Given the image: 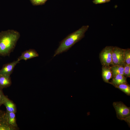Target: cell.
<instances>
[{"label":"cell","mask_w":130,"mask_h":130,"mask_svg":"<svg viewBox=\"0 0 130 130\" xmlns=\"http://www.w3.org/2000/svg\"><path fill=\"white\" fill-rule=\"evenodd\" d=\"M20 37V33L13 30L0 32V56H9L14 50Z\"/></svg>","instance_id":"6da1fadb"},{"label":"cell","mask_w":130,"mask_h":130,"mask_svg":"<svg viewBox=\"0 0 130 130\" xmlns=\"http://www.w3.org/2000/svg\"><path fill=\"white\" fill-rule=\"evenodd\" d=\"M88 25L82 26L78 30L70 34L60 43L59 45L55 52L53 57L67 51L76 43L81 40L89 28Z\"/></svg>","instance_id":"7a4b0ae2"},{"label":"cell","mask_w":130,"mask_h":130,"mask_svg":"<svg viewBox=\"0 0 130 130\" xmlns=\"http://www.w3.org/2000/svg\"><path fill=\"white\" fill-rule=\"evenodd\" d=\"M113 105L116 111L117 118L130 124V108L122 102H114Z\"/></svg>","instance_id":"3957f363"},{"label":"cell","mask_w":130,"mask_h":130,"mask_svg":"<svg viewBox=\"0 0 130 130\" xmlns=\"http://www.w3.org/2000/svg\"><path fill=\"white\" fill-rule=\"evenodd\" d=\"M124 49L117 47H113L112 52V65H124Z\"/></svg>","instance_id":"277c9868"},{"label":"cell","mask_w":130,"mask_h":130,"mask_svg":"<svg viewBox=\"0 0 130 130\" xmlns=\"http://www.w3.org/2000/svg\"><path fill=\"white\" fill-rule=\"evenodd\" d=\"M113 47L107 46L102 51L100 55V60L104 66L108 67L112 65V52Z\"/></svg>","instance_id":"5b68a950"},{"label":"cell","mask_w":130,"mask_h":130,"mask_svg":"<svg viewBox=\"0 0 130 130\" xmlns=\"http://www.w3.org/2000/svg\"><path fill=\"white\" fill-rule=\"evenodd\" d=\"M19 62L17 59L16 61L4 65L0 70V74L10 76L13 73L15 66Z\"/></svg>","instance_id":"8992f818"},{"label":"cell","mask_w":130,"mask_h":130,"mask_svg":"<svg viewBox=\"0 0 130 130\" xmlns=\"http://www.w3.org/2000/svg\"><path fill=\"white\" fill-rule=\"evenodd\" d=\"M5 111L0 110V130H17L19 128H15L10 125L5 117Z\"/></svg>","instance_id":"52a82bcc"},{"label":"cell","mask_w":130,"mask_h":130,"mask_svg":"<svg viewBox=\"0 0 130 130\" xmlns=\"http://www.w3.org/2000/svg\"><path fill=\"white\" fill-rule=\"evenodd\" d=\"M39 54L34 49H30L23 52L17 60L20 61L22 60L25 61L35 57H38Z\"/></svg>","instance_id":"ba28073f"},{"label":"cell","mask_w":130,"mask_h":130,"mask_svg":"<svg viewBox=\"0 0 130 130\" xmlns=\"http://www.w3.org/2000/svg\"><path fill=\"white\" fill-rule=\"evenodd\" d=\"M6 107V111L16 113L17 112V107L16 104L13 101L5 95L3 103Z\"/></svg>","instance_id":"9c48e42d"},{"label":"cell","mask_w":130,"mask_h":130,"mask_svg":"<svg viewBox=\"0 0 130 130\" xmlns=\"http://www.w3.org/2000/svg\"><path fill=\"white\" fill-rule=\"evenodd\" d=\"M15 113L6 111L5 117L7 122L10 125L15 128H19L17 124Z\"/></svg>","instance_id":"30bf717a"},{"label":"cell","mask_w":130,"mask_h":130,"mask_svg":"<svg viewBox=\"0 0 130 130\" xmlns=\"http://www.w3.org/2000/svg\"><path fill=\"white\" fill-rule=\"evenodd\" d=\"M12 84L10 76L0 74V88L3 90L10 86Z\"/></svg>","instance_id":"8fae6325"},{"label":"cell","mask_w":130,"mask_h":130,"mask_svg":"<svg viewBox=\"0 0 130 130\" xmlns=\"http://www.w3.org/2000/svg\"><path fill=\"white\" fill-rule=\"evenodd\" d=\"M113 77L111 83L115 87L120 84L127 83L126 78L124 76L118 74Z\"/></svg>","instance_id":"7c38bea8"},{"label":"cell","mask_w":130,"mask_h":130,"mask_svg":"<svg viewBox=\"0 0 130 130\" xmlns=\"http://www.w3.org/2000/svg\"><path fill=\"white\" fill-rule=\"evenodd\" d=\"M112 74L110 68L107 67H103L102 76L104 81L105 82L109 83V80L112 77Z\"/></svg>","instance_id":"4fadbf2b"},{"label":"cell","mask_w":130,"mask_h":130,"mask_svg":"<svg viewBox=\"0 0 130 130\" xmlns=\"http://www.w3.org/2000/svg\"><path fill=\"white\" fill-rule=\"evenodd\" d=\"M124 66L119 65H113L110 68L112 72V76H113L118 74L124 76Z\"/></svg>","instance_id":"5bb4252c"},{"label":"cell","mask_w":130,"mask_h":130,"mask_svg":"<svg viewBox=\"0 0 130 130\" xmlns=\"http://www.w3.org/2000/svg\"><path fill=\"white\" fill-rule=\"evenodd\" d=\"M116 87L118 88L127 95H130V86L126 84H123L117 86Z\"/></svg>","instance_id":"9a60e30c"},{"label":"cell","mask_w":130,"mask_h":130,"mask_svg":"<svg viewBox=\"0 0 130 130\" xmlns=\"http://www.w3.org/2000/svg\"><path fill=\"white\" fill-rule=\"evenodd\" d=\"M124 58L125 64L130 65V49H124Z\"/></svg>","instance_id":"2e32d148"},{"label":"cell","mask_w":130,"mask_h":130,"mask_svg":"<svg viewBox=\"0 0 130 130\" xmlns=\"http://www.w3.org/2000/svg\"><path fill=\"white\" fill-rule=\"evenodd\" d=\"M31 3L34 6L44 5L48 0H29Z\"/></svg>","instance_id":"e0dca14e"},{"label":"cell","mask_w":130,"mask_h":130,"mask_svg":"<svg viewBox=\"0 0 130 130\" xmlns=\"http://www.w3.org/2000/svg\"><path fill=\"white\" fill-rule=\"evenodd\" d=\"M124 67V75L127 77H130V65L125 64Z\"/></svg>","instance_id":"ac0fdd59"},{"label":"cell","mask_w":130,"mask_h":130,"mask_svg":"<svg viewBox=\"0 0 130 130\" xmlns=\"http://www.w3.org/2000/svg\"><path fill=\"white\" fill-rule=\"evenodd\" d=\"M5 96V95L3 92L2 89L0 88V107L3 104Z\"/></svg>","instance_id":"d6986e66"},{"label":"cell","mask_w":130,"mask_h":130,"mask_svg":"<svg viewBox=\"0 0 130 130\" xmlns=\"http://www.w3.org/2000/svg\"><path fill=\"white\" fill-rule=\"evenodd\" d=\"M110 0H94L93 3L95 4L104 3L109 2Z\"/></svg>","instance_id":"ffe728a7"},{"label":"cell","mask_w":130,"mask_h":130,"mask_svg":"<svg viewBox=\"0 0 130 130\" xmlns=\"http://www.w3.org/2000/svg\"></svg>","instance_id":"44dd1931"}]
</instances>
